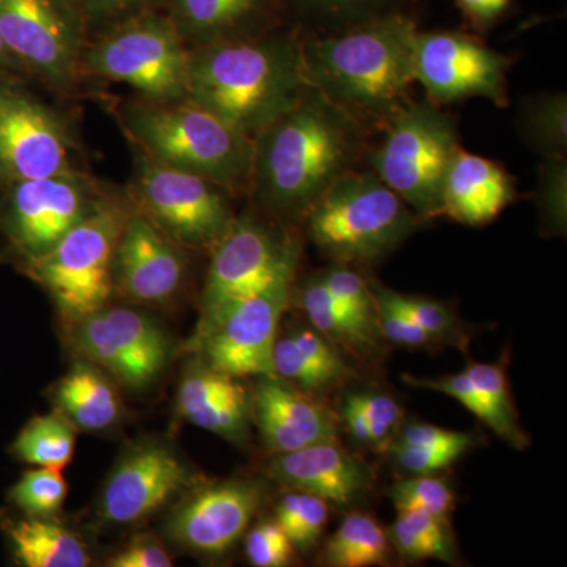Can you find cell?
I'll return each instance as SVG.
<instances>
[{"mask_svg": "<svg viewBox=\"0 0 567 567\" xmlns=\"http://www.w3.org/2000/svg\"><path fill=\"white\" fill-rule=\"evenodd\" d=\"M365 152V123L309 87L300 102L254 136L249 192L284 219L308 208Z\"/></svg>", "mask_w": 567, "mask_h": 567, "instance_id": "6da1fadb", "label": "cell"}, {"mask_svg": "<svg viewBox=\"0 0 567 567\" xmlns=\"http://www.w3.org/2000/svg\"><path fill=\"white\" fill-rule=\"evenodd\" d=\"M417 31L413 14H394L342 31L301 33L309 87L364 123H386L409 102Z\"/></svg>", "mask_w": 567, "mask_h": 567, "instance_id": "7a4b0ae2", "label": "cell"}, {"mask_svg": "<svg viewBox=\"0 0 567 567\" xmlns=\"http://www.w3.org/2000/svg\"><path fill=\"white\" fill-rule=\"evenodd\" d=\"M301 37L290 25L254 39L192 48L188 99L254 140L309 91Z\"/></svg>", "mask_w": 567, "mask_h": 567, "instance_id": "3957f363", "label": "cell"}, {"mask_svg": "<svg viewBox=\"0 0 567 567\" xmlns=\"http://www.w3.org/2000/svg\"><path fill=\"white\" fill-rule=\"evenodd\" d=\"M123 132L142 155L200 175L230 194L251 185L254 140L193 100L140 99L121 111Z\"/></svg>", "mask_w": 567, "mask_h": 567, "instance_id": "277c9868", "label": "cell"}, {"mask_svg": "<svg viewBox=\"0 0 567 567\" xmlns=\"http://www.w3.org/2000/svg\"><path fill=\"white\" fill-rule=\"evenodd\" d=\"M306 233L338 264H371L393 252L423 221L374 173L350 171L305 213Z\"/></svg>", "mask_w": 567, "mask_h": 567, "instance_id": "5b68a950", "label": "cell"}, {"mask_svg": "<svg viewBox=\"0 0 567 567\" xmlns=\"http://www.w3.org/2000/svg\"><path fill=\"white\" fill-rule=\"evenodd\" d=\"M192 48L166 11L114 25L85 43L82 78L121 82L151 102L188 99Z\"/></svg>", "mask_w": 567, "mask_h": 567, "instance_id": "8992f818", "label": "cell"}, {"mask_svg": "<svg viewBox=\"0 0 567 567\" xmlns=\"http://www.w3.org/2000/svg\"><path fill=\"white\" fill-rule=\"evenodd\" d=\"M132 199L107 193L99 207L74 226L50 252L24 264L66 319L99 311L114 292V259Z\"/></svg>", "mask_w": 567, "mask_h": 567, "instance_id": "52a82bcc", "label": "cell"}, {"mask_svg": "<svg viewBox=\"0 0 567 567\" xmlns=\"http://www.w3.org/2000/svg\"><path fill=\"white\" fill-rule=\"evenodd\" d=\"M385 125L369 155L372 173L421 219L442 215L443 182L461 148L456 122L431 100H409Z\"/></svg>", "mask_w": 567, "mask_h": 567, "instance_id": "ba28073f", "label": "cell"}, {"mask_svg": "<svg viewBox=\"0 0 567 567\" xmlns=\"http://www.w3.org/2000/svg\"><path fill=\"white\" fill-rule=\"evenodd\" d=\"M130 199L183 249L215 248L235 221L230 193L137 153Z\"/></svg>", "mask_w": 567, "mask_h": 567, "instance_id": "9c48e42d", "label": "cell"}, {"mask_svg": "<svg viewBox=\"0 0 567 567\" xmlns=\"http://www.w3.org/2000/svg\"><path fill=\"white\" fill-rule=\"evenodd\" d=\"M107 193L102 183L81 169L7 183L0 227L29 264L50 252Z\"/></svg>", "mask_w": 567, "mask_h": 567, "instance_id": "30bf717a", "label": "cell"}, {"mask_svg": "<svg viewBox=\"0 0 567 567\" xmlns=\"http://www.w3.org/2000/svg\"><path fill=\"white\" fill-rule=\"evenodd\" d=\"M295 270L297 265L284 268L259 290L224 309L194 331L188 349L216 371L237 379L275 375V342L292 293Z\"/></svg>", "mask_w": 567, "mask_h": 567, "instance_id": "8fae6325", "label": "cell"}, {"mask_svg": "<svg viewBox=\"0 0 567 567\" xmlns=\"http://www.w3.org/2000/svg\"><path fill=\"white\" fill-rule=\"evenodd\" d=\"M0 39L52 91L69 93L82 78L89 32L71 0H0Z\"/></svg>", "mask_w": 567, "mask_h": 567, "instance_id": "7c38bea8", "label": "cell"}, {"mask_svg": "<svg viewBox=\"0 0 567 567\" xmlns=\"http://www.w3.org/2000/svg\"><path fill=\"white\" fill-rule=\"evenodd\" d=\"M212 252L196 330L210 323L235 301L270 282L284 268L297 265L300 245L293 237L278 234L251 216H241L235 218Z\"/></svg>", "mask_w": 567, "mask_h": 567, "instance_id": "4fadbf2b", "label": "cell"}, {"mask_svg": "<svg viewBox=\"0 0 567 567\" xmlns=\"http://www.w3.org/2000/svg\"><path fill=\"white\" fill-rule=\"evenodd\" d=\"M69 123L28 93L0 82V177L32 181L80 169Z\"/></svg>", "mask_w": 567, "mask_h": 567, "instance_id": "5bb4252c", "label": "cell"}, {"mask_svg": "<svg viewBox=\"0 0 567 567\" xmlns=\"http://www.w3.org/2000/svg\"><path fill=\"white\" fill-rule=\"evenodd\" d=\"M509 69V58L466 33L417 31L413 74L435 104L480 96L505 106Z\"/></svg>", "mask_w": 567, "mask_h": 567, "instance_id": "9a60e30c", "label": "cell"}, {"mask_svg": "<svg viewBox=\"0 0 567 567\" xmlns=\"http://www.w3.org/2000/svg\"><path fill=\"white\" fill-rule=\"evenodd\" d=\"M73 344L85 360L130 388L147 386L162 374L171 349L151 317L106 306L76 320Z\"/></svg>", "mask_w": 567, "mask_h": 567, "instance_id": "2e32d148", "label": "cell"}, {"mask_svg": "<svg viewBox=\"0 0 567 567\" xmlns=\"http://www.w3.org/2000/svg\"><path fill=\"white\" fill-rule=\"evenodd\" d=\"M193 483L194 475L173 450L142 443L112 470L100 499V513L111 524H134L152 516Z\"/></svg>", "mask_w": 567, "mask_h": 567, "instance_id": "e0dca14e", "label": "cell"}, {"mask_svg": "<svg viewBox=\"0 0 567 567\" xmlns=\"http://www.w3.org/2000/svg\"><path fill=\"white\" fill-rule=\"evenodd\" d=\"M182 249L133 205L115 249L114 289L136 303H167L185 279Z\"/></svg>", "mask_w": 567, "mask_h": 567, "instance_id": "ac0fdd59", "label": "cell"}, {"mask_svg": "<svg viewBox=\"0 0 567 567\" xmlns=\"http://www.w3.org/2000/svg\"><path fill=\"white\" fill-rule=\"evenodd\" d=\"M262 503V488L249 480L224 481L194 492L171 517L169 535L197 554H226L244 536Z\"/></svg>", "mask_w": 567, "mask_h": 567, "instance_id": "d6986e66", "label": "cell"}, {"mask_svg": "<svg viewBox=\"0 0 567 567\" xmlns=\"http://www.w3.org/2000/svg\"><path fill=\"white\" fill-rule=\"evenodd\" d=\"M251 415L274 454L331 442L338 432L327 406L276 375L260 377L251 394Z\"/></svg>", "mask_w": 567, "mask_h": 567, "instance_id": "ffe728a7", "label": "cell"}, {"mask_svg": "<svg viewBox=\"0 0 567 567\" xmlns=\"http://www.w3.org/2000/svg\"><path fill=\"white\" fill-rule=\"evenodd\" d=\"M166 13L189 48L254 39L293 25L286 0H167Z\"/></svg>", "mask_w": 567, "mask_h": 567, "instance_id": "44dd1931", "label": "cell"}, {"mask_svg": "<svg viewBox=\"0 0 567 567\" xmlns=\"http://www.w3.org/2000/svg\"><path fill=\"white\" fill-rule=\"evenodd\" d=\"M267 472L290 491L319 496L338 506L353 505L372 486L371 466L347 453L336 440L275 454Z\"/></svg>", "mask_w": 567, "mask_h": 567, "instance_id": "7402d4cb", "label": "cell"}, {"mask_svg": "<svg viewBox=\"0 0 567 567\" xmlns=\"http://www.w3.org/2000/svg\"><path fill=\"white\" fill-rule=\"evenodd\" d=\"M178 410L189 423L241 445L251 423V394L237 377L200 360L189 365L178 390Z\"/></svg>", "mask_w": 567, "mask_h": 567, "instance_id": "603a6c76", "label": "cell"}, {"mask_svg": "<svg viewBox=\"0 0 567 567\" xmlns=\"http://www.w3.org/2000/svg\"><path fill=\"white\" fill-rule=\"evenodd\" d=\"M516 196L514 181L499 164L458 148L442 189V215L466 226L495 219Z\"/></svg>", "mask_w": 567, "mask_h": 567, "instance_id": "cb8c5ba5", "label": "cell"}, {"mask_svg": "<svg viewBox=\"0 0 567 567\" xmlns=\"http://www.w3.org/2000/svg\"><path fill=\"white\" fill-rule=\"evenodd\" d=\"M59 412L84 431H103L115 424L122 413L121 399L102 372L87 363H78L63 375L52 394Z\"/></svg>", "mask_w": 567, "mask_h": 567, "instance_id": "d4e9b609", "label": "cell"}, {"mask_svg": "<svg viewBox=\"0 0 567 567\" xmlns=\"http://www.w3.org/2000/svg\"><path fill=\"white\" fill-rule=\"evenodd\" d=\"M7 535L14 557L28 567H87L92 559L81 537L50 518L9 522Z\"/></svg>", "mask_w": 567, "mask_h": 567, "instance_id": "484cf974", "label": "cell"}, {"mask_svg": "<svg viewBox=\"0 0 567 567\" xmlns=\"http://www.w3.org/2000/svg\"><path fill=\"white\" fill-rule=\"evenodd\" d=\"M290 21L303 35L342 31L394 14H412L420 0H286Z\"/></svg>", "mask_w": 567, "mask_h": 567, "instance_id": "4316f807", "label": "cell"}, {"mask_svg": "<svg viewBox=\"0 0 567 567\" xmlns=\"http://www.w3.org/2000/svg\"><path fill=\"white\" fill-rule=\"evenodd\" d=\"M301 308L312 328L331 344L346 347L358 354L372 353L379 347L380 331L350 315L323 286L320 278L305 284L300 293Z\"/></svg>", "mask_w": 567, "mask_h": 567, "instance_id": "83f0119b", "label": "cell"}, {"mask_svg": "<svg viewBox=\"0 0 567 567\" xmlns=\"http://www.w3.org/2000/svg\"><path fill=\"white\" fill-rule=\"evenodd\" d=\"M76 434V425L55 410L29 421L11 447L22 462L62 472L73 457Z\"/></svg>", "mask_w": 567, "mask_h": 567, "instance_id": "f1b7e54d", "label": "cell"}, {"mask_svg": "<svg viewBox=\"0 0 567 567\" xmlns=\"http://www.w3.org/2000/svg\"><path fill=\"white\" fill-rule=\"evenodd\" d=\"M390 539L379 522L368 514H350L344 518L323 550V565L331 567H368L385 565L390 558Z\"/></svg>", "mask_w": 567, "mask_h": 567, "instance_id": "f546056e", "label": "cell"}, {"mask_svg": "<svg viewBox=\"0 0 567 567\" xmlns=\"http://www.w3.org/2000/svg\"><path fill=\"white\" fill-rule=\"evenodd\" d=\"M391 546L409 561L456 559L450 524L421 509L399 511L398 518L388 532Z\"/></svg>", "mask_w": 567, "mask_h": 567, "instance_id": "4dcf8cb0", "label": "cell"}, {"mask_svg": "<svg viewBox=\"0 0 567 567\" xmlns=\"http://www.w3.org/2000/svg\"><path fill=\"white\" fill-rule=\"evenodd\" d=\"M518 132L540 156H566V93L529 95L518 104Z\"/></svg>", "mask_w": 567, "mask_h": 567, "instance_id": "1f68e13d", "label": "cell"}, {"mask_svg": "<svg viewBox=\"0 0 567 567\" xmlns=\"http://www.w3.org/2000/svg\"><path fill=\"white\" fill-rule=\"evenodd\" d=\"M328 503L305 492L290 491L276 506V524L289 537L293 548L311 550L328 522Z\"/></svg>", "mask_w": 567, "mask_h": 567, "instance_id": "d6a6232c", "label": "cell"}, {"mask_svg": "<svg viewBox=\"0 0 567 567\" xmlns=\"http://www.w3.org/2000/svg\"><path fill=\"white\" fill-rule=\"evenodd\" d=\"M465 372L480 388L494 412L496 423H498L496 435L502 436L505 442L517 450H525L528 445V436L518 424L509 388H507L505 369L499 364L470 361Z\"/></svg>", "mask_w": 567, "mask_h": 567, "instance_id": "836d02e7", "label": "cell"}, {"mask_svg": "<svg viewBox=\"0 0 567 567\" xmlns=\"http://www.w3.org/2000/svg\"><path fill=\"white\" fill-rule=\"evenodd\" d=\"M66 495H69V484L62 476L61 470L37 466L14 484L10 492V499L29 517L51 518L61 511Z\"/></svg>", "mask_w": 567, "mask_h": 567, "instance_id": "e575fe53", "label": "cell"}, {"mask_svg": "<svg viewBox=\"0 0 567 567\" xmlns=\"http://www.w3.org/2000/svg\"><path fill=\"white\" fill-rule=\"evenodd\" d=\"M391 502L399 511L421 509L450 524L453 513V488L442 477L434 475H413L399 481L390 488Z\"/></svg>", "mask_w": 567, "mask_h": 567, "instance_id": "d590c367", "label": "cell"}, {"mask_svg": "<svg viewBox=\"0 0 567 567\" xmlns=\"http://www.w3.org/2000/svg\"><path fill=\"white\" fill-rule=\"evenodd\" d=\"M275 375L293 386L300 388L305 393H320L328 388L338 385L333 377L328 375L322 368L312 363L298 346L295 344L290 334L278 336L274 349Z\"/></svg>", "mask_w": 567, "mask_h": 567, "instance_id": "8d00e7d4", "label": "cell"}, {"mask_svg": "<svg viewBox=\"0 0 567 567\" xmlns=\"http://www.w3.org/2000/svg\"><path fill=\"white\" fill-rule=\"evenodd\" d=\"M319 278L350 315L379 330L374 293L357 271L350 270L347 264H338Z\"/></svg>", "mask_w": 567, "mask_h": 567, "instance_id": "74e56055", "label": "cell"}, {"mask_svg": "<svg viewBox=\"0 0 567 567\" xmlns=\"http://www.w3.org/2000/svg\"><path fill=\"white\" fill-rule=\"evenodd\" d=\"M87 28L89 39L152 11H166L167 0H71Z\"/></svg>", "mask_w": 567, "mask_h": 567, "instance_id": "f35d334b", "label": "cell"}, {"mask_svg": "<svg viewBox=\"0 0 567 567\" xmlns=\"http://www.w3.org/2000/svg\"><path fill=\"white\" fill-rule=\"evenodd\" d=\"M402 379H404L406 385L451 395V398L461 402L470 413L480 417L491 431H494L495 434L498 432V423H496V417L494 412H492L491 405H488L487 399L484 398L480 388L476 386V383L470 379L465 371L454 375L436 377V379L409 374H405Z\"/></svg>", "mask_w": 567, "mask_h": 567, "instance_id": "ab89813d", "label": "cell"}, {"mask_svg": "<svg viewBox=\"0 0 567 567\" xmlns=\"http://www.w3.org/2000/svg\"><path fill=\"white\" fill-rule=\"evenodd\" d=\"M567 200L566 156H543L539 166L537 203L550 229H565Z\"/></svg>", "mask_w": 567, "mask_h": 567, "instance_id": "60d3db41", "label": "cell"}, {"mask_svg": "<svg viewBox=\"0 0 567 567\" xmlns=\"http://www.w3.org/2000/svg\"><path fill=\"white\" fill-rule=\"evenodd\" d=\"M371 289L375 298L377 324L382 338L402 347H425L435 341L393 303L386 287L371 286Z\"/></svg>", "mask_w": 567, "mask_h": 567, "instance_id": "b9f144b4", "label": "cell"}, {"mask_svg": "<svg viewBox=\"0 0 567 567\" xmlns=\"http://www.w3.org/2000/svg\"><path fill=\"white\" fill-rule=\"evenodd\" d=\"M388 290L393 303L410 319L435 339H447L458 334L457 320L451 309L431 298L415 297Z\"/></svg>", "mask_w": 567, "mask_h": 567, "instance_id": "7bdbcfd3", "label": "cell"}, {"mask_svg": "<svg viewBox=\"0 0 567 567\" xmlns=\"http://www.w3.org/2000/svg\"><path fill=\"white\" fill-rule=\"evenodd\" d=\"M346 401L357 406L369 420L371 431V445H383L390 440L398 424L401 423L402 406L391 395L363 391L346 395Z\"/></svg>", "mask_w": 567, "mask_h": 567, "instance_id": "ee69618b", "label": "cell"}, {"mask_svg": "<svg viewBox=\"0 0 567 567\" xmlns=\"http://www.w3.org/2000/svg\"><path fill=\"white\" fill-rule=\"evenodd\" d=\"M292 555V543L276 520L257 525L246 537V557L252 566H287Z\"/></svg>", "mask_w": 567, "mask_h": 567, "instance_id": "f6af8a7d", "label": "cell"}, {"mask_svg": "<svg viewBox=\"0 0 567 567\" xmlns=\"http://www.w3.org/2000/svg\"><path fill=\"white\" fill-rule=\"evenodd\" d=\"M295 344L312 361L322 368L328 375L333 377L336 383L352 379L353 371L339 354L333 344L315 328H295L290 331Z\"/></svg>", "mask_w": 567, "mask_h": 567, "instance_id": "bcb514c9", "label": "cell"}, {"mask_svg": "<svg viewBox=\"0 0 567 567\" xmlns=\"http://www.w3.org/2000/svg\"><path fill=\"white\" fill-rule=\"evenodd\" d=\"M398 445L423 447V450L457 451L462 456L476 446L475 434L450 431L439 425L417 423L405 425Z\"/></svg>", "mask_w": 567, "mask_h": 567, "instance_id": "7dc6e473", "label": "cell"}, {"mask_svg": "<svg viewBox=\"0 0 567 567\" xmlns=\"http://www.w3.org/2000/svg\"><path fill=\"white\" fill-rule=\"evenodd\" d=\"M391 451H393L395 464L412 475H434L462 457L457 451L423 450V447L402 446L398 443H394Z\"/></svg>", "mask_w": 567, "mask_h": 567, "instance_id": "c3c4849f", "label": "cell"}, {"mask_svg": "<svg viewBox=\"0 0 567 567\" xmlns=\"http://www.w3.org/2000/svg\"><path fill=\"white\" fill-rule=\"evenodd\" d=\"M111 567H171L173 558L156 537L140 535L134 537L122 551L110 559Z\"/></svg>", "mask_w": 567, "mask_h": 567, "instance_id": "681fc988", "label": "cell"}, {"mask_svg": "<svg viewBox=\"0 0 567 567\" xmlns=\"http://www.w3.org/2000/svg\"><path fill=\"white\" fill-rule=\"evenodd\" d=\"M465 20L477 31L498 24L513 9L514 0H453Z\"/></svg>", "mask_w": 567, "mask_h": 567, "instance_id": "f907efd6", "label": "cell"}, {"mask_svg": "<svg viewBox=\"0 0 567 567\" xmlns=\"http://www.w3.org/2000/svg\"><path fill=\"white\" fill-rule=\"evenodd\" d=\"M17 69H21L20 63L14 61L13 55L7 50L6 43L0 39V73Z\"/></svg>", "mask_w": 567, "mask_h": 567, "instance_id": "816d5d0a", "label": "cell"}]
</instances>
